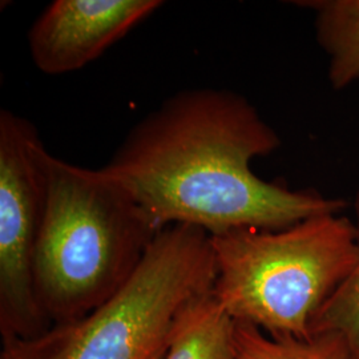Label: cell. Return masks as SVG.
Listing matches in <instances>:
<instances>
[{
  "mask_svg": "<svg viewBox=\"0 0 359 359\" xmlns=\"http://www.w3.org/2000/svg\"><path fill=\"white\" fill-rule=\"evenodd\" d=\"M44 212L34 264L39 306L48 322L75 321L128 283L158 234L152 221L103 169L41 151Z\"/></svg>",
  "mask_w": 359,
  "mask_h": 359,
  "instance_id": "cell-2",
  "label": "cell"
},
{
  "mask_svg": "<svg viewBox=\"0 0 359 359\" xmlns=\"http://www.w3.org/2000/svg\"><path fill=\"white\" fill-rule=\"evenodd\" d=\"M233 342L236 359H353L337 333L274 338L253 325L234 322Z\"/></svg>",
  "mask_w": 359,
  "mask_h": 359,
  "instance_id": "cell-9",
  "label": "cell"
},
{
  "mask_svg": "<svg viewBox=\"0 0 359 359\" xmlns=\"http://www.w3.org/2000/svg\"><path fill=\"white\" fill-rule=\"evenodd\" d=\"M213 294L234 322L270 337L308 338L322 306L359 258L353 219L326 213L283 229L238 228L210 236Z\"/></svg>",
  "mask_w": 359,
  "mask_h": 359,
  "instance_id": "cell-3",
  "label": "cell"
},
{
  "mask_svg": "<svg viewBox=\"0 0 359 359\" xmlns=\"http://www.w3.org/2000/svg\"><path fill=\"white\" fill-rule=\"evenodd\" d=\"M44 144L36 127L0 111V335L25 339L51 323L39 306L34 264L44 212Z\"/></svg>",
  "mask_w": 359,
  "mask_h": 359,
  "instance_id": "cell-5",
  "label": "cell"
},
{
  "mask_svg": "<svg viewBox=\"0 0 359 359\" xmlns=\"http://www.w3.org/2000/svg\"><path fill=\"white\" fill-rule=\"evenodd\" d=\"M281 147L255 105L218 88L180 90L142 118L102 169L156 229L189 225L216 236L238 228L283 229L341 213L346 201L292 191L252 170Z\"/></svg>",
  "mask_w": 359,
  "mask_h": 359,
  "instance_id": "cell-1",
  "label": "cell"
},
{
  "mask_svg": "<svg viewBox=\"0 0 359 359\" xmlns=\"http://www.w3.org/2000/svg\"><path fill=\"white\" fill-rule=\"evenodd\" d=\"M163 6L161 0H55L27 34L32 63L50 76L79 71Z\"/></svg>",
  "mask_w": 359,
  "mask_h": 359,
  "instance_id": "cell-6",
  "label": "cell"
},
{
  "mask_svg": "<svg viewBox=\"0 0 359 359\" xmlns=\"http://www.w3.org/2000/svg\"><path fill=\"white\" fill-rule=\"evenodd\" d=\"M353 208L359 237V189ZM316 333L339 334L346 342L351 358L359 359V258L345 283L334 292L316 317L311 334Z\"/></svg>",
  "mask_w": 359,
  "mask_h": 359,
  "instance_id": "cell-10",
  "label": "cell"
},
{
  "mask_svg": "<svg viewBox=\"0 0 359 359\" xmlns=\"http://www.w3.org/2000/svg\"><path fill=\"white\" fill-rule=\"evenodd\" d=\"M234 321L213 290L181 314L165 359H236Z\"/></svg>",
  "mask_w": 359,
  "mask_h": 359,
  "instance_id": "cell-8",
  "label": "cell"
},
{
  "mask_svg": "<svg viewBox=\"0 0 359 359\" xmlns=\"http://www.w3.org/2000/svg\"><path fill=\"white\" fill-rule=\"evenodd\" d=\"M215 281L210 236L189 225L168 226L100 308L32 338L1 341L0 359H165L181 314Z\"/></svg>",
  "mask_w": 359,
  "mask_h": 359,
  "instance_id": "cell-4",
  "label": "cell"
},
{
  "mask_svg": "<svg viewBox=\"0 0 359 359\" xmlns=\"http://www.w3.org/2000/svg\"><path fill=\"white\" fill-rule=\"evenodd\" d=\"M316 13V35L327 53L329 80L339 90L359 81V0L299 1Z\"/></svg>",
  "mask_w": 359,
  "mask_h": 359,
  "instance_id": "cell-7",
  "label": "cell"
}]
</instances>
